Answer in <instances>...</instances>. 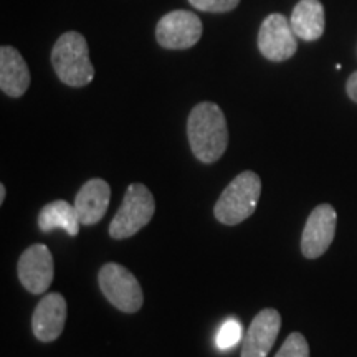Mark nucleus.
<instances>
[{"mask_svg": "<svg viewBox=\"0 0 357 357\" xmlns=\"http://www.w3.org/2000/svg\"><path fill=\"white\" fill-rule=\"evenodd\" d=\"M187 137L192 154L204 164H213L229 147V128L215 102H199L187 119Z\"/></svg>", "mask_w": 357, "mask_h": 357, "instance_id": "obj_1", "label": "nucleus"}, {"mask_svg": "<svg viewBox=\"0 0 357 357\" xmlns=\"http://www.w3.org/2000/svg\"><path fill=\"white\" fill-rule=\"evenodd\" d=\"M52 65L60 82L71 88L86 86L95 78L88 43L78 32H66L56 40L52 50Z\"/></svg>", "mask_w": 357, "mask_h": 357, "instance_id": "obj_2", "label": "nucleus"}, {"mask_svg": "<svg viewBox=\"0 0 357 357\" xmlns=\"http://www.w3.org/2000/svg\"><path fill=\"white\" fill-rule=\"evenodd\" d=\"M261 195V178L253 171L236 176L218 197L213 215L223 225H238L253 215Z\"/></svg>", "mask_w": 357, "mask_h": 357, "instance_id": "obj_3", "label": "nucleus"}, {"mask_svg": "<svg viewBox=\"0 0 357 357\" xmlns=\"http://www.w3.org/2000/svg\"><path fill=\"white\" fill-rule=\"evenodd\" d=\"M154 212L155 200L153 192L144 184H131L126 189L121 207L118 208L109 225L111 238H131L153 220Z\"/></svg>", "mask_w": 357, "mask_h": 357, "instance_id": "obj_4", "label": "nucleus"}, {"mask_svg": "<svg viewBox=\"0 0 357 357\" xmlns=\"http://www.w3.org/2000/svg\"><path fill=\"white\" fill-rule=\"evenodd\" d=\"M98 283L105 298L113 305L116 310L128 312H137L144 305V294L142 288L128 268L118 263H106L100 268Z\"/></svg>", "mask_w": 357, "mask_h": 357, "instance_id": "obj_5", "label": "nucleus"}, {"mask_svg": "<svg viewBox=\"0 0 357 357\" xmlns=\"http://www.w3.org/2000/svg\"><path fill=\"white\" fill-rule=\"evenodd\" d=\"M202 37V22L195 13L187 10L169 12L155 26V38L167 50L192 48Z\"/></svg>", "mask_w": 357, "mask_h": 357, "instance_id": "obj_6", "label": "nucleus"}, {"mask_svg": "<svg viewBox=\"0 0 357 357\" xmlns=\"http://www.w3.org/2000/svg\"><path fill=\"white\" fill-rule=\"evenodd\" d=\"M337 213L329 204H321L307 217L301 235V253L307 260H316L328 252L336 236Z\"/></svg>", "mask_w": 357, "mask_h": 357, "instance_id": "obj_7", "label": "nucleus"}, {"mask_svg": "<svg viewBox=\"0 0 357 357\" xmlns=\"http://www.w3.org/2000/svg\"><path fill=\"white\" fill-rule=\"evenodd\" d=\"M296 33L281 13H270L260 26L258 50L270 61H287L298 50Z\"/></svg>", "mask_w": 357, "mask_h": 357, "instance_id": "obj_8", "label": "nucleus"}, {"mask_svg": "<svg viewBox=\"0 0 357 357\" xmlns=\"http://www.w3.org/2000/svg\"><path fill=\"white\" fill-rule=\"evenodd\" d=\"M17 275H19L22 287L29 293H47L55 275V263H53L50 248L43 243L26 248L19 258Z\"/></svg>", "mask_w": 357, "mask_h": 357, "instance_id": "obj_9", "label": "nucleus"}, {"mask_svg": "<svg viewBox=\"0 0 357 357\" xmlns=\"http://www.w3.org/2000/svg\"><path fill=\"white\" fill-rule=\"evenodd\" d=\"M281 329V314L273 307L261 310L245 333L242 357H266Z\"/></svg>", "mask_w": 357, "mask_h": 357, "instance_id": "obj_10", "label": "nucleus"}, {"mask_svg": "<svg viewBox=\"0 0 357 357\" xmlns=\"http://www.w3.org/2000/svg\"><path fill=\"white\" fill-rule=\"evenodd\" d=\"M66 301L60 293H48L38 301L32 316L33 336L42 342L60 337L66 323Z\"/></svg>", "mask_w": 357, "mask_h": 357, "instance_id": "obj_11", "label": "nucleus"}, {"mask_svg": "<svg viewBox=\"0 0 357 357\" xmlns=\"http://www.w3.org/2000/svg\"><path fill=\"white\" fill-rule=\"evenodd\" d=\"M111 200V187L105 178H89L75 197L79 223L82 225H96L105 218Z\"/></svg>", "mask_w": 357, "mask_h": 357, "instance_id": "obj_12", "label": "nucleus"}, {"mask_svg": "<svg viewBox=\"0 0 357 357\" xmlns=\"http://www.w3.org/2000/svg\"><path fill=\"white\" fill-rule=\"evenodd\" d=\"M30 70L24 56L13 47L0 48V88L10 98H20L30 86Z\"/></svg>", "mask_w": 357, "mask_h": 357, "instance_id": "obj_13", "label": "nucleus"}, {"mask_svg": "<svg viewBox=\"0 0 357 357\" xmlns=\"http://www.w3.org/2000/svg\"><path fill=\"white\" fill-rule=\"evenodd\" d=\"M289 24L298 38L314 42L324 33V7L319 0H300L293 8Z\"/></svg>", "mask_w": 357, "mask_h": 357, "instance_id": "obj_14", "label": "nucleus"}, {"mask_svg": "<svg viewBox=\"0 0 357 357\" xmlns=\"http://www.w3.org/2000/svg\"><path fill=\"white\" fill-rule=\"evenodd\" d=\"M37 223L43 234L53 230H63L70 236H77L79 234V225H82L75 205L66 202V200H55V202L45 205L38 213Z\"/></svg>", "mask_w": 357, "mask_h": 357, "instance_id": "obj_15", "label": "nucleus"}, {"mask_svg": "<svg viewBox=\"0 0 357 357\" xmlns=\"http://www.w3.org/2000/svg\"><path fill=\"white\" fill-rule=\"evenodd\" d=\"M275 357H310V344L301 333H291Z\"/></svg>", "mask_w": 357, "mask_h": 357, "instance_id": "obj_16", "label": "nucleus"}, {"mask_svg": "<svg viewBox=\"0 0 357 357\" xmlns=\"http://www.w3.org/2000/svg\"><path fill=\"white\" fill-rule=\"evenodd\" d=\"M240 339H242V324L236 319H227L218 331L217 346L220 349H230Z\"/></svg>", "mask_w": 357, "mask_h": 357, "instance_id": "obj_17", "label": "nucleus"}, {"mask_svg": "<svg viewBox=\"0 0 357 357\" xmlns=\"http://www.w3.org/2000/svg\"><path fill=\"white\" fill-rule=\"evenodd\" d=\"M189 3L194 8H197V10L223 13L234 10L240 3V0H189Z\"/></svg>", "mask_w": 357, "mask_h": 357, "instance_id": "obj_18", "label": "nucleus"}, {"mask_svg": "<svg viewBox=\"0 0 357 357\" xmlns=\"http://www.w3.org/2000/svg\"><path fill=\"white\" fill-rule=\"evenodd\" d=\"M346 91H347V96H349L354 102H357V71H354V73L349 77V79H347Z\"/></svg>", "mask_w": 357, "mask_h": 357, "instance_id": "obj_19", "label": "nucleus"}, {"mask_svg": "<svg viewBox=\"0 0 357 357\" xmlns=\"http://www.w3.org/2000/svg\"><path fill=\"white\" fill-rule=\"evenodd\" d=\"M6 195H7V187L6 184H0V205L6 202Z\"/></svg>", "mask_w": 357, "mask_h": 357, "instance_id": "obj_20", "label": "nucleus"}]
</instances>
